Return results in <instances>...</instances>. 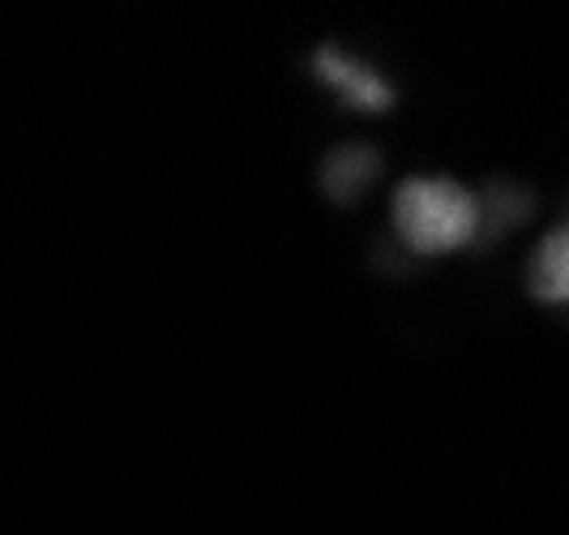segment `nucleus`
<instances>
[{"mask_svg":"<svg viewBox=\"0 0 569 535\" xmlns=\"http://www.w3.org/2000/svg\"><path fill=\"white\" fill-rule=\"evenodd\" d=\"M399 227L425 254L458 249L476 231V201L450 180H411L399 194Z\"/></svg>","mask_w":569,"mask_h":535,"instance_id":"obj_1","label":"nucleus"},{"mask_svg":"<svg viewBox=\"0 0 569 535\" xmlns=\"http://www.w3.org/2000/svg\"><path fill=\"white\" fill-rule=\"evenodd\" d=\"M536 291L543 300H569V231L552 236L536 257Z\"/></svg>","mask_w":569,"mask_h":535,"instance_id":"obj_2","label":"nucleus"},{"mask_svg":"<svg viewBox=\"0 0 569 535\" xmlns=\"http://www.w3.org/2000/svg\"><path fill=\"white\" fill-rule=\"evenodd\" d=\"M330 73H335L339 82L351 86V90H356V95H360L365 103H381V99H386V90L372 82V78H365V73H356L351 65H330Z\"/></svg>","mask_w":569,"mask_h":535,"instance_id":"obj_3","label":"nucleus"}]
</instances>
